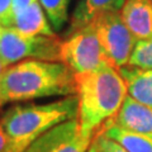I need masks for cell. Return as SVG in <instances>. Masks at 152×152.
<instances>
[{
	"instance_id": "2e32d148",
	"label": "cell",
	"mask_w": 152,
	"mask_h": 152,
	"mask_svg": "<svg viewBox=\"0 0 152 152\" xmlns=\"http://www.w3.org/2000/svg\"><path fill=\"white\" fill-rule=\"evenodd\" d=\"M93 145L95 146V148L98 150V152H128L123 147L117 143L115 141H113L110 138H108L103 134V133H96L93 140Z\"/></svg>"
},
{
	"instance_id": "ffe728a7",
	"label": "cell",
	"mask_w": 152,
	"mask_h": 152,
	"mask_svg": "<svg viewBox=\"0 0 152 152\" xmlns=\"http://www.w3.org/2000/svg\"><path fill=\"white\" fill-rule=\"evenodd\" d=\"M7 67H8V66H7L5 64H4V61L1 60V57H0V77H1V75H3L4 72H5Z\"/></svg>"
},
{
	"instance_id": "5bb4252c",
	"label": "cell",
	"mask_w": 152,
	"mask_h": 152,
	"mask_svg": "<svg viewBox=\"0 0 152 152\" xmlns=\"http://www.w3.org/2000/svg\"><path fill=\"white\" fill-rule=\"evenodd\" d=\"M53 29L60 31L69 18L70 0H38Z\"/></svg>"
},
{
	"instance_id": "ac0fdd59",
	"label": "cell",
	"mask_w": 152,
	"mask_h": 152,
	"mask_svg": "<svg viewBox=\"0 0 152 152\" xmlns=\"http://www.w3.org/2000/svg\"><path fill=\"white\" fill-rule=\"evenodd\" d=\"M34 1L37 0H13V12H14V17L17 15V14L22 13L23 10H26V9L32 5Z\"/></svg>"
},
{
	"instance_id": "8992f818",
	"label": "cell",
	"mask_w": 152,
	"mask_h": 152,
	"mask_svg": "<svg viewBox=\"0 0 152 152\" xmlns=\"http://www.w3.org/2000/svg\"><path fill=\"white\" fill-rule=\"evenodd\" d=\"M104 52L117 69L129 62L137 39L123 22L121 12L107 10L96 14L89 23Z\"/></svg>"
},
{
	"instance_id": "3957f363",
	"label": "cell",
	"mask_w": 152,
	"mask_h": 152,
	"mask_svg": "<svg viewBox=\"0 0 152 152\" xmlns=\"http://www.w3.org/2000/svg\"><path fill=\"white\" fill-rule=\"evenodd\" d=\"M77 95L46 104H17L7 109L0 117V123L9 140L8 152H24L53 127L77 118Z\"/></svg>"
},
{
	"instance_id": "e0dca14e",
	"label": "cell",
	"mask_w": 152,
	"mask_h": 152,
	"mask_svg": "<svg viewBox=\"0 0 152 152\" xmlns=\"http://www.w3.org/2000/svg\"><path fill=\"white\" fill-rule=\"evenodd\" d=\"M13 19V0H0V26L10 27Z\"/></svg>"
},
{
	"instance_id": "6da1fadb",
	"label": "cell",
	"mask_w": 152,
	"mask_h": 152,
	"mask_svg": "<svg viewBox=\"0 0 152 152\" xmlns=\"http://www.w3.org/2000/svg\"><path fill=\"white\" fill-rule=\"evenodd\" d=\"M70 95H76L75 74L60 61H20L8 66L0 77V108L13 102Z\"/></svg>"
},
{
	"instance_id": "d6986e66",
	"label": "cell",
	"mask_w": 152,
	"mask_h": 152,
	"mask_svg": "<svg viewBox=\"0 0 152 152\" xmlns=\"http://www.w3.org/2000/svg\"><path fill=\"white\" fill-rule=\"evenodd\" d=\"M8 148H9V140L1 123H0V152H8Z\"/></svg>"
},
{
	"instance_id": "ba28073f",
	"label": "cell",
	"mask_w": 152,
	"mask_h": 152,
	"mask_svg": "<svg viewBox=\"0 0 152 152\" xmlns=\"http://www.w3.org/2000/svg\"><path fill=\"white\" fill-rule=\"evenodd\" d=\"M112 122L128 131L152 136V108L131 95H127Z\"/></svg>"
},
{
	"instance_id": "8fae6325",
	"label": "cell",
	"mask_w": 152,
	"mask_h": 152,
	"mask_svg": "<svg viewBox=\"0 0 152 152\" xmlns=\"http://www.w3.org/2000/svg\"><path fill=\"white\" fill-rule=\"evenodd\" d=\"M128 88V95L152 108V69L123 66L119 69Z\"/></svg>"
},
{
	"instance_id": "44dd1931",
	"label": "cell",
	"mask_w": 152,
	"mask_h": 152,
	"mask_svg": "<svg viewBox=\"0 0 152 152\" xmlns=\"http://www.w3.org/2000/svg\"><path fill=\"white\" fill-rule=\"evenodd\" d=\"M88 152H98V150L95 148V146L93 145V142H91V146H90V148H89V151Z\"/></svg>"
},
{
	"instance_id": "52a82bcc",
	"label": "cell",
	"mask_w": 152,
	"mask_h": 152,
	"mask_svg": "<svg viewBox=\"0 0 152 152\" xmlns=\"http://www.w3.org/2000/svg\"><path fill=\"white\" fill-rule=\"evenodd\" d=\"M93 138L84 136L77 118L53 127L33 143L24 152H88Z\"/></svg>"
},
{
	"instance_id": "9c48e42d",
	"label": "cell",
	"mask_w": 152,
	"mask_h": 152,
	"mask_svg": "<svg viewBox=\"0 0 152 152\" xmlns=\"http://www.w3.org/2000/svg\"><path fill=\"white\" fill-rule=\"evenodd\" d=\"M121 15L137 41L152 38V0H126Z\"/></svg>"
},
{
	"instance_id": "7c38bea8",
	"label": "cell",
	"mask_w": 152,
	"mask_h": 152,
	"mask_svg": "<svg viewBox=\"0 0 152 152\" xmlns=\"http://www.w3.org/2000/svg\"><path fill=\"white\" fill-rule=\"evenodd\" d=\"M99 132L119 143L128 152H152V136L128 131L113 123L112 119L108 121Z\"/></svg>"
},
{
	"instance_id": "277c9868",
	"label": "cell",
	"mask_w": 152,
	"mask_h": 152,
	"mask_svg": "<svg viewBox=\"0 0 152 152\" xmlns=\"http://www.w3.org/2000/svg\"><path fill=\"white\" fill-rule=\"evenodd\" d=\"M57 36H24L15 28L0 26V57L7 66L26 60L60 61Z\"/></svg>"
},
{
	"instance_id": "4fadbf2b",
	"label": "cell",
	"mask_w": 152,
	"mask_h": 152,
	"mask_svg": "<svg viewBox=\"0 0 152 152\" xmlns=\"http://www.w3.org/2000/svg\"><path fill=\"white\" fill-rule=\"evenodd\" d=\"M124 1L126 0H81L75 9L72 19H71L69 33L89 24L90 20L96 14L102 12H107V10L119 12Z\"/></svg>"
},
{
	"instance_id": "5b68a950",
	"label": "cell",
	"mask_w": 152,
	"mask_h": 152,
	"mask_svg": "<svg viewBox=\"0 0 152 152\" xmlns=\"http://www.w3.org/2000/svg\"><path fill=\"white\" fill-rule=\"evenodd\" d=\"M60 62H64L74 74L90 72L113 65L90 24L70 32L69 37L61 42Z\"/></svg>"
},
{
	"instance_id": "7a4b0ae2",
	"label": "cell",
	"mask_w": 152,
	"mask_h": 152,
	"mask_svg": "<svg viewBox=\"0 0 152 152\" xmlns=\"http://www.w3.org/2000/svg\"><path fill=\"white\" fill-rule=\"evenodd\" d=\"M79 99L77 121L84 136L93 138L119 112L128 95L127 84L113 65L84 74H75Z\"/></svg>"
},
{
	"instance_id": "9a60e30c",
	"label": "cell",
	"mask_w": 152,
	"mask_h": 152,
	"mask_svg": "<svg viewBox=\"0 0 152 152\" xmlns=\"http://www.w3.org/2000/svg\"><path fill=\"white\" fill-rule=\"evenodd\" d=\"M128 66L140 69H152V38L146 41H137Z\"/></svg>"
},
{
	"instance_id": "30bf717a",
	"label": "cell",
	"mask_w": 152,
	"mask_h": 152,
	"mask_svg": "<svg viewBox=\"0 0 152 152\" xmlns=\"http://www.w3.org/2000/svg\"><path fill=\"white\" fill-rule=\"evenodd\" d=\"M13 28L24 36H57L39 1H34L13 19Z\"/></svg>"
}]
</instances>
